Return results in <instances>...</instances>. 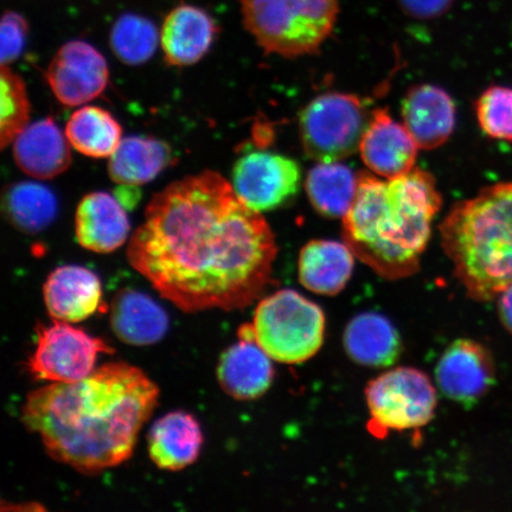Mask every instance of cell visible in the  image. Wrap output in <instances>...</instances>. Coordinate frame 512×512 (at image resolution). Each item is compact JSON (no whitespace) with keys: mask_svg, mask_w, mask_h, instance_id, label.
Segmentation results:
<instances>
[{"mask_svg":"<svg viewBox=\"0 0 512 512\" xmlns=\"http://www.w3.org/2000/svg\"><path fill=\"white\" fill-rule=\"evenodd\" d=\"M270 224L214 171L153 196L127 259L164 299L187 313L245 309L271 281Z\"/></svg>","mask_w":512,"mask_h":512,"instance_id":"1","label":"cell"},{"mask_svg":"<svg viewBox=\"0 0 512 512\" xmlns=\"http://www.w3.org/2000/svg\"><path fill=\"white\" fill-rule=\"evenodd\" d=\"M159 389L131 364L108 363L73 383H50L28 395L22 421L50 458L98 475L132 457Z\"/></svg>","mask_w":512,"mask_h":512,"instance_id":"2","label":"cell"},{"mask_svg":"<svg viewBox=\"0 0 512 512\" xmlns=\"http://www.w3.org/2000/svg\"><path fill=\"white\" fill-rule=\"evenodd\" d=\"M441 204L430 172L415 168L389 179L357 172L355 200L342 219L344 242L380 277H411L419 270Z\"/></svg>","mask_w":512,"mask_h":512,"instance_id":"3","label":"cell"},{"mask_svg":"<svg viewBox=\"0 0 512 512\" xmlns=\"http://www.w3.org/2000/svg\"><path fill=\"white\" fill-rule=\"evenodd\" d=\"M441 245L467 294L498 298L512 285V183H497L456 204L440 224Z\"/></svg>","mask_w":512,"mask_h":512,"instance_id":"4","label":"cell"},{"mask_svg":"<svg viewBox=\"0 0 512 512\" xmlns=\"http://www.w3.org/2000/svg\"><path fill=\"white\" fill-rule=\"evenodd\" d=\"M242 21L268 55L316 54L335 29L339 0H241Z\"/></svg>","mask_w":512,"mask_h":512,"instance_id":"5","label":"cell"},{"mask_svg":"<svg viewBox=\"0 0 512 512\" xmlns=\"http://www.w3.org/2000/svg\"><path fill=\"white\" fill-rule=\"evenodd\" d=\"M325 315L320 307L293 290L262 299L252 324L242 326L239 338L253 339L273 361L300 364L322 348Z\"/></svg>","mask_w":512,"mask_h":512,"instance_id":"6","label":"cell"},{"mask_svg":"<svg viewBox=\"0 0 512 512\" xmlns=\"http://www.w3.org/2000/svg\"><path fill=\"white\" fill-rule=\"evenodd\" d=\"M371 114L357 95L330 92L317 96L299 115V136L307 157L332 163L354 155Z\"/></svg>","mask_w":512,"mask_h":512,"instance_id":"7","label":"cell"},{"mask_svg":"<svg viewBox=\"0 0 512 512\" xmlns=\"http://www.w3.org/2000/svg\"><path fill=\"white\" fill-rule=\"evenodd\" d=\"M371 424L379 431H411L430 424L438 399L427 375L413 368L388 371L366 390Z\"/></svg>","mask_w":512,"mask_h":512,"instance_id":"8","label":"cell"},{"mask_svg":"<svg viewBox=\"0 0 512 512\" xmlns=\"http://www.w3.org/2000/svg\"><path fill=\"white\" fill-rule=\"evenodd\" d=\"M104 354H113V349L101 338L54 320L49 326H38L29 373L36 380L50 383L78 382L93 373L96 361Z\"/></svg>","mask_w":512,"mask_h":512,"instance_id":"9","label":"cell"},{"mask_svg":"<svg viewBox=\"0 0 512 512\" xmlns=\"http://www.w3.org/2000/svg\"><path fill=\"white\" fill-rule=\"evenodd\" d=\"M302 172L293 159L255 151L235 163L233 188L247 206L259 213L278 209L298 194Z\"/></svg>","mask_w":512,"mask_h":512,"instance_id":"10","label":"cell"},{"mask_svg":"<svg viewBox=\"0 0 512 512\" xmlns=\"http://www.w3.org/2000/svg\"><path fill=\"white\" fill-rule=\"evenodd\" d=\"M47 80L62 105L88 104L106 91L110 70L100 51L85 41L73 40L57 50L50 61Z\"/></svg>","mask_w":512,"mask_h":512,"instance_id":"11","label":"cell"},{"mask_svg":"<svg viewBox=\"0 0 512 512\" xmlns=\"http://www.w3.org/2000/svg\"><path fill=\"white\" fill-rule=\"evenodd\" d=\"M495 364L482 344L460 339L441 356L435 380L448 399L473 406L495 382Z\"/></svg>","mask_w":512,"mask_h":512,"instance_id":"12","label":"cell"},{"mask_svg":"<svg viewBox=\"0 0 512 512\" xmlns=\"http://www.w3.org/2000/svg\"><path fill=\"white\" fill-rule=\"evenodd\" d=\"M368 170L381 178H395L415 169L420 147L403 124L386 110H375L360 144Z\"/></svg>","mask_w":512,"mask_h":512,"instance_id":"13","label":"cell"},{"mask_svg":"<svg viewBox=\"0 0 512 512\" xmlns=\"http://www.w3.org/2000/svg\"><path fill=\"white\" fill-rule=\"evenodd\" d=\"M403 125L420 150H435L444 145L456 127V104L445 89L415 85L402 100Z\"/></svg>","mask_w":512,"mask_h":512,"instance_id":"14","label":"cell"},{"mask_svg":"<svg viewBox=\"0 0 512 512\" xmlns=\"http://www.w3.org/2000/svg\"><path fill=\"white\" fill-rule=\"evenodd\" d=\"M219 27L209 12L191 4H179L164 19L160 46L165 61L174 67H189L209 53Z\"/></svg>","mask_w":512,"mask_h":512,"instance_id":"15","label":"cell"},{"mask_svg":"<svg viewBox=\"0 0 512 512\" xmlns=\"http://www.w3.org/2000/svg\"><path fill=\"white\" fill-rule=\"evenodd\" d=\"M44 304L56 322L80 323L95 315L101 305V281L88 268H56L43 286Z\"/></svg>","mask_w":512,"mask_h":512,"instance_id":"16","label":"cell"},{"mask_svg":"<svg viewBox=\"0 0 512 512\" xmlns=\"http://www.w3.org/2000/svg\"><path fill=\"white\" fill-rule=\"evenodd\" d=\"M131 232L126 209L114 196L95 191L82 198L75 214V234L87 251L108 254L118 251Z\"/></svg>","mask_w":512,"mask_h":512,"instance_id":"17","label":"cell"},{"mask_svg":"<svg viewBox=\"0 0 512 512\" xmlns=\"http://www.w3.org/2000/svg\"><path fill=\"white\" fill-rule=\"evenodd\" d=\"M66 133L51 118L28 125L14 142V158L25 175L53 179L72 164V150Z\"/></svg>","mask_w":512,"mask_h":512,"instance_id":"18","label":"cell"},{"mask_svg":"<svg viewBox=\"0 0 512 512\" xmlns=\"http://www.w3.org/2000/svg\"><path fill=\"white\" fill-rule=\"evenodd\" d=\"M272 358L253 339L240 342L224 351L217 367V380L230 398L251 401L261 398L274 379Z\"/></svg>","mask_w":512,"mask_h":512,"instance_id":"19","label":"cell"},{"mask_svg":"<svg viewBox=\"0 0 512 512\" xmlns=\"http://www.w3.org/2000/svg\"><path fill=\"white\" fill-rule=\"evenodd\" d=\"M202 445L200 424L185 412L164 415L153 424L147 435L150 458L165 471L187 469L200 457Z\"/></svg>","mask_w":512,"mask_h":512,"instance_id":"20","label":"cell"},{"mask_svg":"<svg viewBox=\"0 0 512 512\" xmlns=\"http://www.w3.org/2000/svg\"><path fill=\"white\" fill-rule=\"evenodd\" d=\"M355 258L345 242L312 240L299 255L300 283L320 296H336L349 283Z\"/></svg>","mask_w":512,"mask_h":512,"instance_id":"21","label":"cell"},{"mask_svg":"<svg viewBox=\"0 0 512 512\" xmlns=\"http://www.w3.org/2000/svg\"><path fill=\"white\" fill-rule=\"evenodd\" d=\"M111 326L121 342L147 347L162 341L168 334L169 317L147 294L123 290L113 298Z\"/></svg>","mask_w":512,"mask_h":512,"instance_id":"22","label":"cell"},{"mask_svg":"<svg viewBox=\"0 0 512 512\" xmlns=\"http://www.w3.org/2000/svg\"><path fill=\"white\" fill-rule=\"evenodd\" d=\"M343 342L351 360L366 367L392 366L401 352L398 331L386 317L374 312L352 319L345 329Z\"/></svg>","mask_w":512,"mask_h":512,"instance_id":"23","label":"cell"},{"mask_svg":"<svg viewBox=\"0 0 512 512\" xmlns=\"http://www.w3.org/2000/svg\"><path fill=\"white\" fill-rule=\"evenodd\" d=\"M172 162L171 147L162 140L132 136L121 140L110 157L108 174L114 183L139 187L153 181Z\"/></svg>","mask_w":512,"mask_h":512,"instance_id":"24","label":"cell"},{"mask_svg":"<svg viewBox=\"0 0 512 512\" xmlns=\"http://www.w3.org/2000/svg\"><path fill=\"white\" fill-rule=\"evenodd\" d=\"M2 209L12 226L25 234H37L55 221L59 201L46 185L19 182L4 190Z\"/></svg>","mask_w":512,"mask_h":512,"instance_id":"25","label":"cell"},{"mask_svg":"<svg viewBox=\"0 0 512 512\" xmlns=\"http://www.w3.org/2000/svg\"><path fill=\"white\" fill-rule=\"evenodd\" d=\"M305 189L320 215L343 219L355 200L357 174L339 162L318 163L307 174Z\"/></svg>","mask_w":512,"mask_h":512,"instance_id":"26","label":"cell"},{"mask_svg":"<svg viewBox=\"0 0 512 512\" xmlns=\"http://www.w3.org/2000/svg\"><path fill=\"white\" fill-rule=\"evenodd\" d=\"M66 136L81 155L110 158L123 140V128L104 108L83 106L69 118Z\"/></svg>","mask_w":512,"mask_h":512,"instance_id":"27","label":"cell"},{"mask_svg":"<svg viewBox=\"0 0 512 512\" xmlns=\"http://www.w3.org/2000/svg\"><path fill=\"white\" fill-rule=\"evenodd\" d=\"M160 32L149 18L126 14L113 24L110 44L113 54L126 66H140L155 55Z\"/></svg>","mask_w":512,"mask_h":512,"instance_id":"28","label":"cell"},{"mask_svg":"<svg viewBox=\"0 0 512 512\" xmlns=\"http://www.w3.org/2000/svg\"><path fill=\"white\" fill-rule=\"evenodd\" d=\"M2 119H0V145L2 149L14 144L15 139L28 126L30 101L27 86L21 76L9 66H2Z\"/></svg>","mask_w":512,"mask_h":512,"instance_id":"29","label":"cell"},{"mask_svg":"<svg viewBox=\"0 0 512 512\" xmlns=\"http://www.w3.org/2000/svg\"><path fill=\"white\" fill-rule=\"evenodd\" d=\"M480 130L491 139L512 143V88L491 86L476 102Z\"/></svg>","mask_w":512,"mask_h":512,"instance_id":"30","label":"cell"},{"mask_svg":"<svg viewBox=\"0 0 512 512\" xmlns=\"http://www.w3.org/2000/svg\"><path fill=\"white\" fill-rule=\"evenodd\" d=\"M29 24L16 11H6L2 18V66H10L19 59L28 41Z\"/></svg>","mask_w":512,"mask_h":512,"instance_id":"31","label":"cell"},{"mask_svg":"<svg viewBox=\"0 0 512 512\" xmlns=\"http://www.w3.org/2000/svg\"><path fill=\"white\" fill-rule=\"evenodd\" d=\"M408 17L419 21H431L446 14L456 0H398Z\"/></svg>","mask_w":512,"mask_h":512,"instance_id":"32","label":"cell"},{"mask_svg":"<svg viewBox=\"0 0 512 512\" xmlns=\"http://www.w3.org/2000/svg\"><path fill=\"white\" fill-rule=\"evenodd\" d=\"M498 313L504 328L512 334V285L498 296Z\"/></svg>","mask_w":512,"mask_h":512,"instance_id":"33","label":"cell"}]
</instances>
